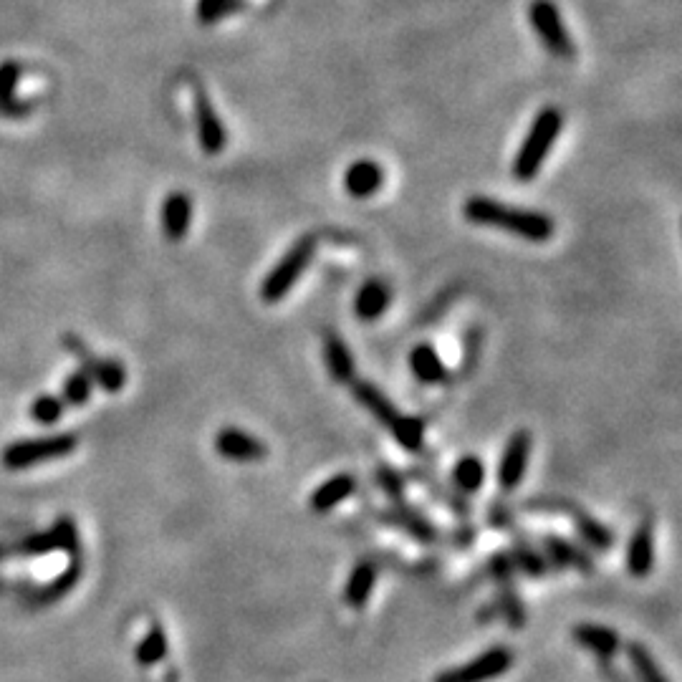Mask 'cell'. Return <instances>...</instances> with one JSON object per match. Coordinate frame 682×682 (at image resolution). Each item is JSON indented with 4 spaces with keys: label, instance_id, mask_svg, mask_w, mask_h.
I'll return each instance as SVG.
<instances>
[{
    "label": "cell",
    "instance_id": "obj_29",
    "mask_svg": "<svg viewBox=\"0 0 682 682\" xmlns=\"http://www.w3.org/2000/svg\"><path fill=\"white\" fill-rule=\"evenodd\" d=\"M627 655H629V662H632V667H635V672L640 675L642 682H667V677L662 675L660 667H657V662H655V657L647 652V647L637 645L635 642V645H629Z\"/></svg>",
    "mask_w": 682,
    "mask_h": 682
},
{
    "label": "cell",
    "instance_id": "obj_17",
    "mask_svg": "<svg viewBox=\"0 0 682 682\" xmlns=\"http://www.w3.org/2000/svg\"><path fill=\"white\" fill-rule=\"evenodd\" d=\"M384 170L374 160H359L344 175V187L352 198H372L382 187Z\"/></svg>",
    "mask_w": 682,
    "mask_h": 682
},
{
    "label": "cell",
    "instance_id": "obj_21",
    "mask_svg": "<svg viewBox=\"0 0 682 682\" xmlns=\"http://www.w3.org/2000/svg\"><path fill=\"white\" fill-rule=\"evenodd\" d=\"M544 549L546 554L554 559L556 566H564V569H576V571H594V561L587 551L576 549L571 541L561 539V536H546L544 539Z\"/></svg>",
    "mask_w": 682,
    "mask_h": 682
},
{
    "label": "cell",
    "instance_id": "obj_12",
    "mask_svg": "<svg viewBox=\"0 0 682 682\" xmlns=\"http://www.w3.org/2000/svg\"><path fill=\"white\" fill-rule=\"evenodd\" d=\"M352 395H354V400H357L359 405H362L364 410L369 412V415L377 417V420L382 422L387 430L395 425L397 420H400V412H397V407L387 400V395H384V392H379V389L374 387L372 382H367V379H354Z\"/></svg>",
    "mask_w": 682,
    "mask_h": 682
},
{
    "label": "cell",
    "instance_id": "obj_2",
    "mask_svg": "<svg viewBox=\"0 0 682 682\" xmlns=\"http://www.w3.org/2000/svg\"><path fill=\"white\" fill-rule=\"evenodd\" d=\"M561 129H564V117H561L559 109L546 107L536 114L521 150L516 152V160H513V177L518 182H531L539 175L546 157L554 150V142L559 139Z\"/></svg>",
    "mask_w": 682,
    "mask_h": 682
},
{
    "label": "cell",
    "instance_id": "obj_33",
    "mask_svg": "<svg viewBox=\"0 0 682 682\" xmlns=\"http://www.w3.org/2000/svg\"><path fill=\"white\" fill-rule=\"evenodd\" d=\"M23 69L18 61H3L0 64V102H8L13 96H18V81H21Z\"/></svg>",
    "mask_w": 682,
    "mask_h": 682
},
{
    "label": "cell",
    "instance_id": "obj_24",
    "mask_svg": "<svg viewBox=\"0 0 682 682\" xmlns=\"http://www.w3.org/2000/svg\"><path fill=\"white\" fill-rule=\"evenodd\" d=\"M86 374L91 382H96L104 392H119L127 382V372L114 359H86Z\"/></svg>",
    "mask_w": 682,
    "mask_h": 682
},
{
    "label": "cell",
    "instance_id": "obj_25",
    "mask_svg": "<svg viewBox=\"0 0 682 682\" xmlns=\"http://www.w3.org/2000/svg\"><path fill=\"white\" fill-rule=\"evenodd\" d=\"M485 480V465L483 460L475 458V455H465L455 463L453 468V483L458 491L463 493H478L483 488Z\"/></svg>",
    "mask_w": 682,
    "mask_h": 682
},
{
    "label": "cell",
    "instance_id": "obj_35",
    "mask_svg": "<svg viewBox=\"0 0 682 682\" xmlns=\"http://www.w3.org/2000/svg\"><path fill=\"white\" fill-rule=\"evenodd\" d=\"M501 604H503V614H506V617H508V622H511L516 629H521V624H523L521 599H518L516 594H513L511 589H508V592L501 597Z\"/></svg>",
    "mask_w": 682,
    "mask_h": 682
},
{
    "label": "cell",
    "instance_id": "obj_32",
    "mask_svg": "<svg viewBox=\"0 0 682 682\" xmlns=\"http://www.w3.org/2000/svg\"><path fill=\"white\" fill-rule=\"evenodd\" d=\"M513 566L516 571H523L528 576H544L546 574V561L541 559L539 551L528 549V546H518L516 551L511 554Z\"/></svg>",
    "mask_w": 682,
    "mask_h": 682
},
{
    "label": "cell",
    "instance_id": "obj_36",
    "mask_svg": "<svg viewBox=\"0 0 682 682\" xmlns=\"http://www.w3.org/2000/svg\"><path fill=\"white\" fill-rule=\"evenodd\" d=\"M31 109H33V102H28V99H18V96H13V99H8V102H0V114L8 119L26 117V114H31Z\"/></svg>",
    "mask_w": 682,
    "mask_h": 682
},
{
    "label": "cell",
    "instance_id": "obj_6",
    "mask_svg": "<svg viewBox=\"0 0 682 682\" xmlns=\"http://www.w3.org/2000/svg\"><path fill=\"white\" fill-rule=\"evenodd\" d=\"M513 665V652L508 647H491L465 665L445 670L435 677V682H491L506 675Z\"/></svg>",
    "mask_w": 682,
    "mask_h": 682
},
{
    "label": "cell",
    "instance_id": "obj_15",
    "mask_svg": "<svg viewBox=\"0 0 682 682\" xmlns=\"http://www.w3.org/2000/svg\"><path fill=\"white\" fill-rule=\"evenodd\" d=\"M655 566V539L650 523H640L627 549V569L635 579H645Z\"/></svg>",
    "mask_w": 682,
    "mask_h": 682
},
{
    "label": "cell",
    "instance_id": "obj_4",
    "mask_svg": "<svg viewBox=\"0 0 682 682\" xmlns=\"http://www.w3.org/2000/svg\"><path fill=\"white\" fill-rule=\"evenodd\" d=\"M74 435H48V437H33V440H21L3 450V465L8 470H26L46 460L66 458L76 450Z\"/></svg>",
    "mask_w": 682,
    "mask_h": 682
},
{
    "label": "cell",
    "instance_id": "obj_5",
    "mask_svg": "<svg viewBox=\"0 0 682 682\" xmlns=\"http://www.w3.org/2000/svg\"><path fill=\"white\" fill-rule=\"evenodd\" d=\"M528 21H531V28L541 38L549 54H554L556 59H574V41L566 31L564 18H561V11L554 0H533L531 8H528Z\"/></svg>",
    "mask_w": 682,
    "mask_h": 682
},
{
    "label": "cell",
    "instance_id": "obj_27",
    "mask_svg": "<svg viewBox=\"0 0 682 682\" xmlns=\"http://www.w3.org/2000/svg\"><path fill=\"white\" fill-rule=\"evenodd\" d=\"M167 647L170 645H167L165 629H162L160 624H155V627L147 632V637H144V640L137 645V662L142 667L160 665V662L167 657Z\"/></svg>",
    "mask_w": 682,
    "mask_h": 682
},
{
    "label": "cell",
    "instance_id": "obj_10",
    "mask_svg": "<svg viewBox=\"0 0 682 682\" xmlns=\"http://www.w3.org/2000/svg\"><path fill=\"white\" fill-rule=\"evenodd\" d=\"M79 549V531H76L74 523L69 518H61L54 528L41 536H33V539L23 541L21 554L31 556H43L51 554V551H76Z\"/></svg>",
    "mask_w": 682,
    "mask_h": 682
},
{
    "label": "cell",
    "instance_id": "obj_26",
    "mask_svg": "<svg viewBox=\"0 0 682 682\" xmlns=\"http://www.w3.org/2000/svg\"><path fill=\"white\" fill-rule=\"evenodd\" d=\"M392 437L397 443L402 445L410 453H420L425 448V422L420 417H410V415H400V420L395 425L389 427Z\"/></svg>",
    "mask_w": 682,
    "mask_h": 682
},
{
    "label": "cell",
    "instance_id": "obj_34",
    "mask_svg": "<svg viewBox=\"0 0 682 682\" xmlns=\"http://www.w3.org/2000/svg\"><path fill=\"white\" fill-rule=\"evenodd\" d=\"M377 483H379V488L392 498V501H402V496H405V483H402V475L397 473V470L379 468Z\"/></svg>",
    "mask_w": 682,
    "mask_h": 682
},
{
    "label": "cell",
    "instance_id": "obj_37",
    "mask_svg": "<svg viewBox=\"0 0 682 682\" xmlns=\"http://www.w3.org/2000/svg\"><path fill=\"white\" fill-rule=\"evenodd\" d=\"M513 571H516V566H513L511 554H496L491 559V574L496 576V579H501L503 584H511Z\"/></svg>",
    "mask_w": 682,
    "mask_h": 682
},
{
    "label": "cell",
    "instance_id": "obj_20",
    "mask_svg": "<svg viewBox=\"0 0 682 682\" xmlns=\"http://www.w3.org/2000/svg\"><path fill=\"white\" fill-rule=\"evenodd\" d=\"M374 584H377V566L372 561H359L349 574L347 587H344V599H347L349 607L362 609L372 597Z\"/></svg>",
    "mask_w": 682,
    "mask_h": 682
},
{
    "label": "cell",
    "instance_id": "obj_23",
    "mask_svg": "<svg viewBox=\"0 0 682 682\" xmlns=\"http://www.w3.org/2000/svg\"><path fill=\"white\" fill-rule=\"evenodd\" d=\"M566 511L574 516V523H576V531H579V536L584 539V544L592 546V549L597 551H609L614 546V533L609 531L604 523H599L597 518H592L589 513H584L581 508H566Z\"/></svg>",
    "mask_w": 682,
    "mask_h": 682
},
{
    "label": "cell",
    "instance_id": "obj_22",
    "mask_svg": "<svg viewBox=\"0 0 682 682\" xmlns=\"http://www.w3.org/2000/svg\"><path fill=\"white\" fill-rule=\"evenodd\" d=\"M384 521L392 523L395 528H400V531L410 533L412 539L417 541H435V526H432L430 521H427L425 516H420L417 511H412V508H402V506H395L392 511L384 513Z\"/></svg>",
    "mask_w": 682,
    "mask_h": 682
},
{
    "label": "cell",
    "instance_id": "obj_38",
    "mask_svg": "<svg viewBox=\"0 0 682 682\" xmlns=\"http://www.w3.org/2000/svg\"><path fill=\"white\" fill-rule=\"evenodd\" d=\"M165 682H175V672H170V675L165 677Z\"/></svg>",
    "mask_w": 682,
    "mask_h": 682
},
{
    "label": "cell",
    "instance_id": "obj_14",
    "mask_svg": "<svg viewBox=\"0 0 682 682\" xmlns=\"http://www.w3.org/2000/svg\"><path fill=\"white\" fill-rule=\"evenodd\" d=\"M389 304H392V288L379 278H372L354 296V314L362 321H374L389 309Z\"/></svg>",
    "mask_w": 682,
    "mask_h": 682
},
{
    "label": "cell",
    "instance_id": "obj_1",
    "mask_svg": "<svg viewBox=\"0 0 682 682\" xmlns=\"http://www.w3.org/2000/svg\"><path fill=\"white\" fill-rule=\"evenodd\" d=\"M463 215L473 225H488V228L506 230V233L526 238L531 243H546L556 233V223L539 210H523L513 205L498 203L485 195H473L465 200Z\"/></svg>",
    "mask_w": 682,
    "mask_h": 682
},
{
    "label": "cell",
    "instance_id": "obj_16",
    "mask_svg": "<svg viewBox=\"0 0 682 682\" xmlns=\"http://www.w3.org/2000/svg\"><path fill=\"white\" fill-rule=\"evenodd\" d=\"M192 200L185 192H170L162 205V230L170 240H182L190 230Z\"/></svg>",
    "mask_w": 682,
    "mask_h": 682
},
{
    "label": "cell",
    "instance_id": "obj_19",
    "mask_svg": "<svg viewBox=\"0 0 682 682\" xmlns=\"http://www.w3.org/2000/svg\"><path fill=\"white\" fill-rule=\"evenodd\" d=\"M410 369L420 382L425 384H440L448 379V369H445L443 359L435 352L432 344H417L410 352Z\"/></svg>",
    "mask_w": 682,
    "mask_h": 682
},
{
    "label": "cell",
    "instance_id": "obj_11",
    "mask_svg": "<svg viewBox=\"0 0 682 682\" xmlns=\"http://www.w3.org/2000/svg\"><path fill=\"white\" fill-rule=\"evenodd\" d=\"M571 635H574V640L584 650L594 652L599 660H612L619 652V647H622V640H619L617 632L609 627H602V624H576Z\"/></svg>",
    "mask_w": 682,
    "mask_h": 682
},
{
    "label": "cell",
    "instance_id": "obj_8",
    "mask_svg": "<svg viewBox=\"0 0 682 682\" xmlns=\"http://www.w3.org/2000/svg\"><path fill=\"white\" fill-rule=\"evenodd\" d=\"M528 458H531V435L526 430H521L508 440L501 465H498V485H501L503 491L511 493L521 485V480L526 478Z\"/></svg>",
    "mask_w": 682,
    "mask_h": 682
},
{
    "label": "cell",
    "instance_id": "obj_3",
    "mask_svg": "<svg viewBox=\"0 0 682 682\" xmlns=\"http://www.w3.org/2000/svg\"><path fill=\"white\" fill-rule=\"evenodd\" d=\"M314 253H316L314 235H301V238H296L294 243H291V248L283 253L281 261H278L276 266L271 268V273L263 278L261 299L266 301V304H278V301L299 283V278L304 276Z\"/></svg>",
    "mask_w": 682,
    "mask_h": 682
},
{
    "label": "cell",
    "instance_id": "obj_28",
    "mask_svg": "<svg viewBox=\"0 0 682 682\" xmlns=\"http://www.w3.org/2000/svg\"><path fill=\"white\" fill-rule=\"evenodd\" d=\"M243 6H246V0H198L195 16H198L203 26H213V23H220Z\"/></svg>",
    "mask_w": 682,
    "mask_h": 682
},
{
    "label": "cell",
    "instance_id": "obj_31",
    "mask_svg": "<svg viewBox=\"0 0 682 682\" xmlns=\"http://www.w3.org/2000/svg\"><path fill=\"white\" fill-rule=\"evenodd\" d=\"M64 415V400L54 395H41L33 400L31 405V417L41 425H54V422L61 420Z\"/></svg>",
    "mask_w": 682,
    "mask_h": 682
},
{
    "label": "cell",
    "instance_id": "obj_13",
    "mask_svg": "<svg viewBox=\"0 0 682 682\" xmlns=\"http://www.w3.org/2000/svg\"><path fill=\"white\" fill-rule=\"evenodd\" d=\"M357 488V480L352 473H339L334 478H329L326 483H321L314 493H311V511L314 513H331L339 503L347 501L349 496Z\"/></svg>",
    "mask_w": 682,
    "mask_h": 682
},
{
    "label": "cell",
    "instance_id": "obj_30",
    "mask_svg": "<svg viewBox=\"0 0 682 682\" xmlns=\"http://www.w3.org/2000/svg\"><path fill=\"white\" fill-rule=\"evenodd\" d=\"M91 389H94V382H91L89 374L86 372L69 374L64 382V402H69V405L74 407L86 405L91 397Z\"/></svg>",
    "mask_w": 682,
    "mask_h": 682
},
{
    "label": "cell",
    "instance_id": "obj_18",
    "mask_svg": "<svg viewBox=\"0 0 682 682\" xmlns=\"http://www.w3.org/2000/svg\"><path fill=\"white\" fill-rule=\"evenodd\" d=\"M324 359L334 382H352L354 379V357L339 334L324 336Z\"/></svg>",
    "mask_w": 682,
    "mask_h": 682
},
{
    "label": "cell",
    "instance_id": "obj_7",
    "mask_svg": "<svg viewBox=\"0 0 682 682\" xmlns=\"http://www.w3.org/2000/svg\"><path fill=\"white\" fill-rule=\"evenodd\" d=\"M195 124H198L200 147H203L205 155H220L228 144V132L220 122L213 102L200 86H195Z\"/></svg>",
    "mask_w": 682,
    "mask_h": 682
},
{
    "label": "cell",
    "instance_id": "obj_9",
    "mask_svg": "<svg viewBox=\"0 0 682 682\" xmlns=\"http://www.w3.org/2000/svg\"><path fill=\"white\" fill-rule=\"evenodd\" d=\"M215 453L233 463H256L266 458L268 448L263 440L238 430V427H225L215 435Z\"/></svg>",
    "mask_w": 682,
    "mask_h": 682
}]
</instances>
